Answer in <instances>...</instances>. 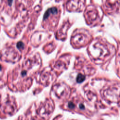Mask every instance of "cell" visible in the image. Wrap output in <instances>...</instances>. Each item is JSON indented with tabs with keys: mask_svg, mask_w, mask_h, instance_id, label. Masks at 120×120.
I'll list each match as a JSON object with an SVG mask.
<instances>
[{
	"mask_svg": "<svg viewBox=\"0 0 120 120\" xmlns=\"http://www.w3.org/2000/svg\"><path fill=\"white\" fill-rule=\"evenodd\" d=\"M84 77L82 75H79L77 78V81L78 82H81L83 80Z\"/></svg>",
	"mask_w": 120,
	"mask_h": 120,
	"instance_id": "1",
	"label": "cell"
}]
</instances>
